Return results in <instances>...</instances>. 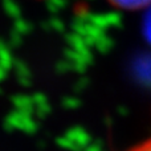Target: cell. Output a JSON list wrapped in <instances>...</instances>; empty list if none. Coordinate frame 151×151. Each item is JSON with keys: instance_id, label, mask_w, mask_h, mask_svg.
Listing matches in <instances>:
<instances>
[{"instance_id": "cell-1", "label": "cell", "mask_w": 151, "mask_h": 151, "mask_svg": "<svg viewBox=\"0 0 151 151\" xmlns=\"http://www.w3.org/2000/svg\"><path fill=\"white\" fill-rule=\"evenodd\" d=\"M114 5L122 9H142L151 4V0H110Z\"/></svg>"}, {"instance_id": "cell-3", "label": "cell", "mask_w": 151, "mask_h": 151, "mask_svg": "<svg viewBox=\"0 0 151 151\" xmlns=\"http://www.w3.org/2000/svg\"><path fill=\"white\" fill-rule=\"evenodd\" d=\"M130 151H151V139H149V141H145L143 143H141L139 146L131 149Z\"/></svg>"}, {"instance_id": "cell-2", "label": "cell", "mask_w": 151, "mask_h": 151, "mask_svg": "<svg viewBox=\"0 0 151 151\" xmlns=\"http://www.w3.org/2000/svg\"><path fill=\"white\" fill-rule=\"evenodd\" d=\"M143 33H145L146 40L151 44V4L147 7V12H146V16H145Z\"/></svg>"}]
</instances>
